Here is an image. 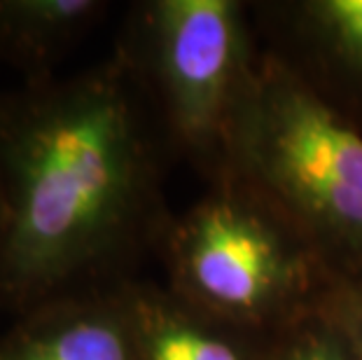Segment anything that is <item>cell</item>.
I'll use <instances>...</instances> for the list:
<instances>
[{
	"label": "cell",
	"instance_id": "obj_7",
	"mask_svg": "<svg viewBox=\"0 0 362 360\" xmlns=\"http://www.w3.org/2000/svg\"><path fill=\"white\" fill-rule=\"evenodd\" d=\"M105 10L96 0H0V59L37 75Z\"/></svg>",
	"mask_w": 362,
	"mask_h": 360
},
{
	"label": "cell",
	"instance_id": "obj_11",
	"mask_svg": "<svg viewBox=\"0 0 362 360\" xmlns=\"http://www.w3.org/2000/svg\"><path fill=\"white\" fill-rule=\"evenodd\" d=\"M0 227H3V197H0Z\"/></svg>",
	"mask_w": 362,
	"mask_h": 360
},
{
	"label": "cell",
	"instance_id": "obj_6",
	"mask_svg": "<svg viewBox=\"0 0 362 360\" xmlns=\"http://www.w3.org/2000/svg\"><path fill=\"white\" fill-rule=\"evenodd\" d=\"M124 300L141 360H262L241 327L208 316L178 295L131 288Z\"/></svg>",
	"mask_w": 362,
	"mask_h": 360
},
{
	"label": "cell",
	"instance_id": "obj_1",
	"mask_svg": "<svg viewBox=\"0 0 362 360\" xmlns=\"http://www.w3.org/2000/svg\"><path fill=\"white\" fill-rule=\"evenodd\" d=\"M0 300L42 306L134 239L150 152L119 64L0 98Z\"/></svg>",
	"mask_w": 362,
	"mask_h": 360
},
{
	"label": "cell",
	"instance_id": "obj_9",
	"mask_svg": "<svg viewBox=\"0 0 362 360\" xmlns=\"http://www.w3.org/2000/svg\"><path fill=\"white\" fill-rule=\"evenodd\" d=\"M262 360H356V354L339 320L320 304L290 320Z\"/></svg>",
	"mask_w": 362,
	"mask_h": 360
},
{
	"label": "cell",
	"instance_id": "obj_10",
	"mask_svg": "<svg viewBox=\"0 0 362 360\" xmlns=\"http://www.w3.org/2000/svg\"><path fill=\"white\" fill-rule=\"evenodd\" d=\"M322 304L344 327L356 360H362V274L344 277Z\"/></svg>",
	"mask_w": 362,
	"mask_h": 360
},
{
	"label": "cell",
	"instance_id": "obj_2",
	"mask_svg": "<svg viewBox=\"0 0 362 360\" xmlns=\"http://www.w3.org/2000/svg\"><path fill=\"white\" fill-rule=\"evenodd\" d=\"M220 141L252 197L362 274V134L325 98L269 59L250 68Z\"/></svg>",
	"mask_w": 362,
	"mask_h": 360
},
{
	"label": "cell",
	"instance_id": "obj_4",
	"mask_svg": "<svg viewBox=\"0 0 362 360\" xmlns=\"http://www.w3.org/2000/svg\"><path fill=\"white\" fill-rule=\"evenodd\" d=\"M155 68L175 132L187 143L220 141L248 78L241 5L159 0L148 12Z\"/></svg>",
	"mask_w": 362,
	"mask_h": 360
},
{
	"label": "cell",
	"instance_id": "obj_5",
	"mask_svg": "<svg viewBox=\"0 0 362 360\" xmlns=\"http://www.w3.org/2000/svg\"><path fill=\"white\" fill-rule=\"evenodd\" d=\"M0 360H141L124 300H54L0 339Z\"/></svg>",
	"mask_w": 362,
	"mask_h": 360
},
{
	"label": "cell",
	"instance_id": "obj_8",
	"mask_svg": "<svg viewBox=\"0 0 362 360\" xmlns=\"http://www.w3.org/2000/svg\"><path fill=\"white\" fill-rule=\"evenodd\" d=\"M299 17L311 40L362 84V0H311Z\"/></svg>",
	"mask_w": 362,
	"mask_h": 360
},
{
	"label": "cell",
	"instance_id": "obj_3",
	"mask_svg": "<svg viewBox=\"0 0 362 360\" xmlns=\"http://www.w3.org/2000/svg\"><path fill=\"white\" fill-rule=\"evenodd\" d=\"M175 295L241 330L295 320L313 286L309 246L257 197L220 192L171 236Z\"/></svg>",
	"mask_w": 362,
	"mask_h": 360
}]
</instances>
